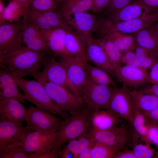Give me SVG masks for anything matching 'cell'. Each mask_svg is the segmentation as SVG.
<instances>
[{"label":"cell","instance_id":"17","mask_svg":"<svg viewBox=\"0 0 158 158\" xmlns=\"http://www.w3.org/2000/svg\"><path fill=\"white\" fill-rule=\"evenodd\" d=\"M20 102L16 99L0 97V117L23 126L27 115L28 109Z\"/></svg>","mask_w":158,"mask_h":158},{"label":"cell","instance_id":"41","mask_svg":"<svg viewBox=\"0 0 158 158\" xmlns=\"http://www.w3.org/2000/svg\"><path fill=\"white\" fill-rule=\"evenodd\" d=\"M146 124L148 127L147 136L150 143H152L158 147V126L146 118Z\"/></svg>","mask_w":158,"mask_h":158},{"label":"cell","instance_id":"10","mask_svg":"<svg viewBox=\"0 0 158 158\" xmlns=\"http://www.w3.org/2000/svg\"><path fill=\"white\" fill-rule=\"evenodd\" d=\"M108 109L123 119L131 123L134 113L130 90L123 85L111 87V94Z\"/></svg>","mask_w":158,"mask_h":158},{"label":"cell","instance_id":"2","mask_svg":"<svg viewBox=\"0 0 158 158\" xmlns=\"http://www.w3.org/2000/svg\"><path fill=\"white\" fill-rule=\"evenodd\" d=\"M14 77L26 100L33 104L38 108L61 117L65 121L69 117L67 112L61 108L51 98L44 85L40 81L28 80L23 77Z\"/></svg>","mask_w":158,"mask_h":158},{"label":"cell","instance_id":"37","mask_svg":"<svg viewBox=\"0 0 158 158\" xmlns=\"http://www.w3.org/2000/svg\"><path fill=\"white\" fill-rule=\"evenodd\" d=\"M150 143H138L133 141L132 150L136 158H151L154 156L156 152L151 147Z\"/></svg>","mask_w":158,"mask_h":158},{"label":"cell","instance_id":"18","mask_svg":"<svg viewBox=\"0 0 158 158\" xmlns=\"http://www.w3.org/2000/svg\"><path fill=\"white\" fill-rule=\"evenodd\" d=\"M60 60L64 63L69 80L78 90L80 96L88 78L84 67V62L72 56Z\"/></svg>","mask_w":158,"mask_h":158},{"label":"cell","instance_id":"3","mask_svg":"<svg viewBox=\"0 0 158 158\" xmlns=\"http://www.w3.org/2000/svg\"><path fill=\"white\" fill-rule=\"evenodd\" d=\"M92 141L122 150L132 147L133 132L124 123L105 130L92 128L89 131Z\"/></svg>","mask_w":158,"mask_h":158},{"label":"cell","instance_id":"39","mask_svg":"<svg viewBox=\"0 0 158 158\" xmlns=\"http://www.w3.org/2000/svg\"><path fill=\"white\" fill-rule=\"evenodd\" d=\"M121 63V64L125 65L142 68L138 56L133 51L122 53Z\"/></svg>","mask_w":158,"mask_h":158},{"label":"cell","instance_id":"52","mask_svg":"<svg viewBox=\"0 0 158 158\" xmlns=\"http://www.w3.org/2000/svg\"><path fill=\"white\" fill-rule=\"evenodd\" d=\"M150 27L158 34V21Z\"/></svg>","mask_w":158,"mask_h":158},{"label":"cell","instance_id":"40","mask_svg":"<svg viewBox=\"0 0 158 158\" xmlns=\"http://www.w3.org/2000/svg\"><path fill=\"white\" fill-rule=\"evenodd\" d=\"M133 0H111L106 8L103 11L107 17L117 11L131 3Z\"/></svg>","mask_w":158,"mask_h":158},{"label":"cell","instance_id":"38","mask_svg":"<svg viewBox=\"0 0 158 158\" xmlns=\"http://www.w3.org/2000/svg\"><path fill=\"white\" fill-rule=\"evenodd\" d=\"M87 131L79 137L78 140L77 147L73 155V158H77L78 156L86 150L93 142L90 136L89 131Z\"/></svg>","mask_w":158,"mask_h":158},{"label":"cell","instance_id":"26","mask_svg":"<svg viewBox=\"0 0 158 158\" xmlns=\"http://www.w3.org/2000/svg\"><path fill=\"white\" fill-rule=\"evenodd\" d=\"M65 45L70 56L77 58L84 62L87 61L85 55L86 42L70 26L66 30Z\"/></svg>","mask_w":158,"mask_h":158},{"label":"cell","instance_id":"51","mask_svg":"<svg viewBox=\"0 0 158 158\" xmlns=\"http://www.w3.org/2000/svg\"><path fill=\"white\" fill-rule=\"evenodd\" d=\"M23 8H28V5L30 0H16Z\"/></svg>","mask_w":158,"mask_h":158},{"label":"cell","instance_id":"5","mask_svg":"<svg viewBox=\"0 0 158 158\" xmlns=\"http://www.w3.org/2000/svg\"><path fill=\"white\" fill-rule=\"evenodd\" d=\"M39 81L44 85L53 101L71 115L81 111L85 107L80 97L66 88L50 82Z\"/></svg>","mask_w":158,"mask_h":158},{"label":"cell","instance_id":"24","mask_svg":"<svg viewBox=\"0 0 158 158\" xmlns=\"http://www.w3.org/2000/svg\"><path fill=\"white\" fill-rule=\"evenodd\" d=\"M0 97L14 98L21 102L26 101L23 94L20 91L14 77L6 70L0 68Z\"/></svg>","mask_w":158,"mask_h":158},{"label":"cell","instance_id":"28","mask_svg":"<svg viewBox=\"0 0 158 158\" xmlns=\"http://www.w3.org/2000/svg\"><path fill=\"white\" fill-rule=\"evenodd\" d=\"M92 0H63L59 2V10L67 20L72 15L90 10Z\"/></svg>","mask_w":158,"mask_h":158},{"label":"cell","instance_id":"21","mask_svg":"<svg viewBox=\"0 0 158 158\" xmlns=\"http://www.w3.org/2000/svg\"><path fill=\"white\" fill-rule=\"evenodd\" d=\"M23 34L24 45L29 49L50 55L45 39L40 29L27 21Z\"/></svg>","mask_w":158,"mask_h":158},{"label":"cell","instance_id":"16","mask_svg":"<svg viewBox=\"0 0 158 158\" xmlns=\"http://www.w3.org/2000/svg\"><path fill=\"white\" fill-rule=\"evenodd\" d=\"M31 131L0 117V147L9 145L21 146L25 135Z\"/></svg>","mask_w":158,"mask_h":158},{"label":"cell","instance_id":"33","mask_svg":"<svg viewBox=\"0 0 158 158\" xmlns=\"http://www.w3.org/2000/svg\"><path fill=\"white\" fill-rule=\"evenodd\" d=\"M59 3L56 0H30L28 7L30 9L40 12L58 11Z\"/></svg>","mask_w":158,"mask_h":158},{"label":"cell","instance_id":"20","mask_svg":"<svg viewBox=\"0 0 158 158\" xmlns=\"http://www.w3.org/2000/svg\"><path fill=\"white\" fill-rule=\"evenodd\" d=\"M69 27L59 28L47 30H41L46 41L50 55L56 58L59 57L61 59L70 56L67 52L65 45L66 30Z\"/></svg>","mask_w":158,"mask_h":158},{"label":"cell","instance_id":"12","mask_svg":"<svg viewBox=\"0 0 158 158\" xmlns=\"http://www.w3.org/2000/svg\"><path fill=\"white\" fill-rule=\"evenodd\" d=\"M57 132L30 131L26 134L21 145L28 153H39L56 147Z\"/></svg>","mask_w":158,"mask_h":158},{"label":"cell","instance_id":"13","mask_svg":"<svg viewBox=\"0 0 158 158\" xmlns=\"http://www.w3.org/2000/svg\"><path fill=\"white\" fill-rule=\"evenodd\" d=\"M25 25L24 18L20 21L0 24V51L11 50L22 45Z\"/></svg>","mask_w":158,"mask_h":158},{"label":"cell","instance_id":"54","mask_svg":"<svg viewBox=\"0 0 158 158\" xmlns=\"http://www.w3.org/2000/svg\"><path fill=\"white\" fill-rule=\"evenodd\" d=\"M57 0V1H58L60 2H61V1H62L63 0Z\"/></svg>","mask_w":158,"mask_h":158},{"label":"cell","instance_id":"8","mask_svg":"<svg viewBox=\"0 0 158 158\" xmlns=\"http://www.w3.org/2000/svg\"><path fill=\"white\" fill-rule=\"evenodd\" d=\"M111 94L109 86L96 84L88 78L80 97L86 107L93 112L108 109Z\"/></svg>","mask_w":158,"mask_h":158},{"label":"cell","instance_id":"6","mask_svg":"<svg viewBox=\"0 0 158 158\" xmlns=\"http://www.w3.org/2000/svg\"><path fill=\"white\" fill-rule=\"evenodd\" d=\"M25 121L26 126L31 131L55 133L60 129L65 120L46 110L30 107L28 109Z\"/></svg>","mask_w":158,"mask_h":158},{"label":"cell","instance_id":"35","mask_svg":"<svg viewBox=\"0 0 158 158\" xmlns=\"http://www.w3.org/2000/svg\"><path fill=\"white\" fill-rule=\"evenodd\" d=\"M120 149L103 144L95 142L91 151V158H114Z\"/></svg>","mask_w":158,"mask_h":158},{"label":"cell","instance_id":"42","mask_svg":"<svg viewBox=\"0 0 158 158\" xmlns=\"http://www.w3.org/2000/svg\"><path fill=\"white\" fill-rule=\"evenodd\" d=\"M59 148L41 153H28V158H59L61 154V150H59Z\"/></svg>","mask_w":158,"mask_h":158},{"label":"cell","instance_id":"30","mask_svg":"<svg viewBox=\"0 0 158 158\" xmlns=\"http://www.w3.org/2000/svg\"><path fill=\"white\" fill-rule=\"evenodd\" d=\"M89 78L92 82L99 85L114 86L115 83L111 75L103 69L92 65L87 61L84 63Z\"/></svg>","mask_w":158,"mask_h":158},{"label":"cell","instance_id":"47","mask_svg":"<svg viewBox=\"0 0 158 158\" xmlns=\"http://www.w3.org/2000/svg\"><path fill=\"white\" fill-rule=\"evenodd\" d=\"M114 158H136L132 150L129 148L121 150L117 152Z\"/></svg>","mask_w":158,"mask_h":158},{"label":"cell","instance_id":"36","mask_svg":"<svg viewBox=\"0 0 158 158\" xmlns=\"http://www.w3.org/2000/svg\"><path fill=\"white\" fill-rule=\"evenodd\" d=\"M0 158H28V153L22 146L9 145L0 147Z\"/></svg>","mask_w":158,"mask_h":158},{"label":"cell","instance_id":"50","mask_svg":"<svg viewBox=\"0 0 158 158\" xmlns=\"http://www.w3.org/2000/svg\"><path fill=\"white\" fill-rule=\"evenodd\" d=\"M95 143H92L86 150L81 153L77 158H91V151Z\"/></svg>","mask_w":158,"mask_h":158},{"label":"cell","instance_id":"31","mask_svg":"<svg viewBox=\"0 0 158 158\" xmlns=\"http://www.w3.org/2000/svg\"><path fill=\"white\" fill-rule=\"evenodd\" d=\"M95 39L106 54L109 61L115 68L121 65V61L122 53L110 40L103 36Z\"/></svg>","mask_w":158,"mask_h":158},{"label":"cell","instance_id":"11","mask_svg":"<svg viewBox=\"0 0 158 158\" xmlns=\"http://www.w3.org/2000/svg\"><path fill=\"white\" fill-rule=\"evenodd\" d=\"M23 16L27 21L41 30L69 26L66 19L59 10L40 12L28 8Z\"/></svg>","mask_w":158,"mask_h":158},{"label":"cell","instance_id":"23","mask_svg":"<svg viewBox=\"0 0 158 158\" xmlns=\"http://www.w3.org/2000/svg\"><path fill=\"white\" fill-rule=\"evenodd\" d=\"M101 36L111 41L122 53L134 51L137 46L133 34H126L109 29L98 28L97 30Z\"/></svg>","mask_w":158,"mask_h":158},{"label":"cell","instance_id":"45","mask_svg":"<svg viewBox=\"0 0 158 158\" xmlns=\"http://www.w3.org/2000/svg\"><path fill=\"white\" fill-rule=\"evenodd\" d=\"M149 80L152 84H158V61L150 69Z\"/></svg>","mask_w":158,"mask_h":158},{"label":"cell","instance_id":"1","mask_svg":"<svg viewBox=\"0 0 158 158\" xmlns=\"http://www.w3.org/2000/svg\"><path fill=\"white\" fill-rule=\"evenodd\" d=\"M49 55L22 45L11 50L0 51V68L6 70L14 76L23 77L28 75L37 80Z\"/></svg>","mask_w":158,"mask_h":158},{"label":"cell","instance_id":"14","mask_svg":"<svg viewBox=\"0 0 158 158\" xmlns=\"http://www.w3.org/2000/svg\"><path fill=\"white\" fill-rule=\"evenodd\" d=\"M114 75L123 85L134 90H137L149 82V72L142 68L121 64L115 68Z\"/></svg>","mask_w":158,"mask_h":158},{"label":"cell","instance_id":"7","mask_svg":"<svg viewBox=\"0 0 158 158\" xmlns=\"http://www.w3.org/2000/svg\"><path fill=\"white\" fill-rule=\"evenodd\" d=\"M37 80L61 86L81 97L78 91L68 79L63 62L57 60L52 56L49 55L46 58L40 76Z\"/></svg>","mask_w":158,"mask_h":158},{"label":"cell","instance_id":"25","mask_svg":"<svg viewBox=\"0 0 158 158\" xmlns=\"http://www.w3.org/2000/svg\"><path fill=\"white\" fill-rule=\"evenodd\" d=\"M123 121V119L108 109H102L91 113V127L96 130H106Z\"/></svg>","mask_w":158,"mask_h":158},{"label":"cell","instance_id":"4","mask_svg":"<svg viewBox=\"0 0 158 158\" xmlns=\"http://www.w3.org/2000/svg\"><path fill=\"white\" fill-rule=\"evenodd\" d=\"M91 112L85 107L81 111L70 116L57 132L56 147L79 137L92 128Z\"/></svg>","mask_w":158,"mask_h":158},{"label":"cell","instance_id":"29","mask_svg":"<svg viewBox=\"0 0 158 158\" xmlns=\"http://www.w3.org/2000/svg\"><path fill=\"white\" fill-rule=\"evenodd\" d=\"M133 35L137 46L152 52L158 50V34L150 27Z\"/></svg>","mask_w":158,"mask_h":158},{"label":"cell","instance_id":"22","mask_svg":"<svg viewBox=\"0 0 158 158\" xmlns=\"http://www.w3.org/2000/svg\"><path fill=\"white\" fill-rule=\"evenodd\" d=\"M151 13L138 0H133L126 6L107 16V20L114 22L128 21Z\"/></svg>","mask_w":158,"mask_h":158},{"label":"cell","instance_id":"34","mask_svg":"<svg viewBox=\"0 0 158 158\" xmlns=\"http://www.w3.org/2000/svg\"><path fill=\"white\" fill-rule=\"evenodd\" d=\"M134 51L141 67L147 70L150 69L158 61L153 52L137 45Z\"/></svg>","mask_w":158,"mask_h":158},{"label":"cell","instance_id":"43","mask_svg":"<svg viewBox=\"0 0 158 158\" xmlns=\"http://www.w3.org/2000/svg\"><path fill=\"white\" fill-rule=\"evenodd\" d=\"M61 150V154L59 158H67L70 157V155H73L76 150L78 145V140L74 139L69 142Z\"/></svg>","mask_w":158,"mask_h":158},{"label":"cell","instance_id":"48","mask_svg":"<svg viewBox=\"0 0 158 158\" xmlns=\"http://www.w3.org/2000/svg\"><path fill=\"white\" fill-rule=\"evenodd\" d=\"M144 115L147 120L158 126V107Z\"/></svg>","mask_w":158,"mask_h":158},{"label":"cell","instance_id":"9","mask_svg":"<svg viewBox=\"0 0 158 158\" xmlns=\"http://www.w3.org/2000/svg\"><path fill=\"white\" fill-rule=\"evenodd\" d=\"M98 26L126 34H133L158 21V12L152 13L128 21L114 23L97 17Z\"/></svg>","mask_w":158,"mask_h":158},{"label":"cell","instance_id":"15","mask_svg":"<svg viewBox=\"0 0 158 158\" xmlns=\"http://www.w3.org/2000/svg\"><path fill=\"white\" fill-rule=\"evenodd\" d=\"M67 21L71 28L86 43L97 30V17L88 11L74 14Z\"/></svg>","mask_w":158,"mask_h":158},{"label":"cell","instance_id":"49","mask_svg":"<svg viewBox=\"0 0 158 158\" xmlns=\"http://www.w3.org/2000/svg\"><path fill=\"white\" fill-rule=\"evenodd\" d=\"M141 90L146 93L158 97V84H152L145 87Z\"/></svg>","mask_w":158,"mask_h":158},{"label":"cell","instance_id":"46","mask_svg":"<svg viewBox=\"0 0 158 158\" xmlns=\"http://www.w3.org/2000/svg\"><path fill=\"white\" fill-rule=\"evenodd\" d=\"M151 13L158 12V0H138Z\"/></svg>","mask_w":158,"mask_h":158},{"label":"cell","instance_id":"27","mask_svg":"<svg viewBox=\"0 0 158 158\" xmlns=\"http://www.w3.org/2000/svg\"><path fill=\"white\" fill-rule=\"evenodd\" d=\"M134 109L144 114L158 107V97L146 93L142 91H130Z\"/></svg>","mask_w":158,"mask_h":158},{"label":"cell","instance_id":"32","mask_svg":"<svg viewBox=\"0 0 158 158\" xmlns=\"http://www.w3.org/2000/svg\"><path fill=\"white\" fill-rule=\"evenodd\" d=\"M134 133L145 143H150L148 139V127L146 118L141 112L134 109V113L131 124Z\"/></svg>","mask_w":158,"mask_h":158},{"label":"cell","instance_id":"44","mask_svg":"<svg viewBox=\"0 0 158 158\" xmlns=\"http://www.w3.org/2000/svg\"><path fill=\"white\" fill-rule=\"evenodd\" d=\"M111 0H92V4L90 10L94 13L103 12L109 5Z\"/></svg>","mask_w":158,"mask_h":158},{"label":"cell","instance_id":"53","mask_svg":"<svg viewBox=\"0 0 158 158\" xmlns=\"http://www.w3.org/2000/svg\"><path fill=\"white\" fill-rule=\"evenodd\" d=\"M153 53L158 60V50L153 52Z\"/></svg>","mask_w":158,"mask_h":158},{"label":"cell","instance_id":"19","mask_svg":"<svg viewBox=\"0 0 158 158\" xmlns=\"http://www.w3.org/2000/svg\"><path fill=\"white\" fill-rule=\"evenodd\" d=\"M85 55L87 61L104 70L111 76H114V68L103 48L95 38L92 37L87 40Z\"/></svg>","mask_w":158,"mask_h":158}]
</instances>
